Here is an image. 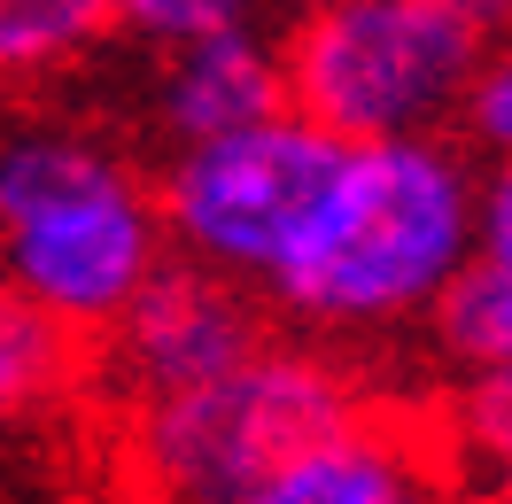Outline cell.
I'll return each instance as SVG.
<instances>
[{"instance_id": "cell-13", "label": "cell", "mask_w": 512, "mask_h": 504, "mask_svg": "<svg viewBox=\"0 0 512 504\" xmlns=\"http://www.w3.org/2000/svg\"><path fill=\"white\" fill-rule=\"evenodd\" d=\"M458 125L489 163H512V24L489 32L474 78H466V101H458Z\"/></svg>"}, {"instance_id": "cell-6", "label": "cell", "mask_w": 512, "mask_h": 504, "mask_svg": "<svg viewBox=\"0 0 512 504\" xmlns=\"http://www.w3.org/2000/svg\"><path fill=\"white\" fill-rule=\"evenodd\" d=\"M264 334L272 326H264V311H256V295L241 280H225L210 264H187V256H163L94 342H101V365L117 380V396L156 404L171 388L225 373Z\"/></svg>"}, {"instance_id": "cell-10", "label": "cell", "mask_w": 512, "mask_h": 504, "mask_svg": "<svg viewBox=\"0 0 512 504\" xmlns=\"http://www.w3.org/2000/svg\"><path fill=\"white\" fill-rule=\"evenodd\" d=\"M101 32H109L101 0H0V94L78 70Z\"/></svg>"}, {"instance_id": "cell-4", "label": "cell", "mask_w": 512, "mask_h": 504, "mask_svg": "<svg viewBox=\"0 0 512 504\" xmlns=\"http://www.w3.org/2000/svg\"><path fill=\"white\" fill-rule=\"evenodd\" d=\"M481 47L458 0H311L280 39V78L288 109L334 140H412L458 125Z\"/></svg>"}, {"instance_id": "cell-7", "label": "cell", "mask_w": 512, "mask_h": 504, "mask_svg": "<svg viewBox=\"0 0 512 504\" xmlns=\"http://www.w3.org/2000/svg\"><path fill=\"white\" fill-rule=\"evenodd\" d=\"M272 109H288V78H280V39L256 16L163 47L156 94H148V125L163 132V148L233 132L249 117H272Z\"/></svg>"}, {"instance_id": "cell-14", "label": "cell", "mask_w": 512, "mask_h": 504, "mask_svg": "<svg viewBox=\"0 0 512 504\" xmlns=\"http://www.w3.org/2000/svg\"><path fill=\"white\" fill-rule=\"evenodd\" d=\"M101 16L125 24L132 39H148V47H171V39H194V32L256 16V0H101Z\"/></svg>"}, {"instance_id": "cell-11", "label": "cell", "mask_w": 512, "mask_h": 504, "mask_svg": "<svg viewBox=\"0 0 512 504\" xmlns=\"http://www.w3.org/2000/svg\"><path fill=\"white\" fill-rule=\"evenodd\" d=\"M70 365H78V334H63L39 303H24L0 280V427H16L39 404H55Z\"/></svg>"}, {"instance_id": "cell-9", "label": "cell", "mask_w": 512, "mask_h": 504, "mask_svg": "<svg viewBox=\"0 0 512 504\" xmlns=\"http://www.w3.org/2000/svg\"><path fill=\"white\" fill-rule=\"evenodd\" d=\"M427 489H435V458L404 427L350 411L334 435H319L303 458L272 473L256 504H412Z\"/></svg>"}, {"instance_id": "cell-5", "label": "cell", "mask_w": 512, "mask_h": 504, "mask_svg": "<svg viewBox=\"0 0 512 504\" xmlns=\"http://www.w3.org/2000/svg\"><path fill=\"white\" fill-rule=\"evenodd\" d=\"M350 140L319 132L303 109H272L210 140H179L163 148L156 179V218L163 249L210 264L241 287H272V272L295 256L303 225L334 187V163Z\"/></svg>"}, {"instance_id": "cell-1", "label": "cell", "mask_w": 512, "mask_h": 504, "mask_svg": "<svg viewBox=\"0 0 512 504\" xmlns=\"http://www.w3.org/2000/svg\"><path fill=\"white\" fill-rule=\"evenodd\" d=\"M481 171L450 132L350 140L334 187L272 272V303L311 342H396L419 334L474 249Z\"/></svg>"}, {"instance_id": "cell-3", "label": "cell", "mask_w": 512, "mask_h": 504, "mask_svg": "<svg viewBox=\"0 0 512 504\" xmlns=\"http://www.w3.org/2000/svg\"><path fill=\"white\" fill-rule=\"evenodd\" d=\"M365 396L326 349L264 342L241 349L225 373L171 388L156 404H132V473L156 497L187 504H256L264 481L334 435Z\"/></svg>"}, {"instance_id": "cell-15", "label": "cell", "mask_w": 512, "mask_h": 504, "mask_svg": "<svg viewBox=\"0 0 512 504\" xmlns=\"http://www.w3.org/2000/svg\"><path fill=\"white\" fill-rule=\"evenodd\" d=\"M458 8L474 16L481 32H505V24H512V0H458Z\"/></svg>"}, {"instance_id": "cell-12", "label": "cell", "mask_w": 512, "mask_h": 504, "mask_svg": "<svg viewBox=\"0 0 512 504\" xmlns=\"http://www.w3.org/2000/svg\"><path fill=\"white\" fill-rule=\"evenodd\" d=\"M458 442L497 489H512V365L458 373Z\"/></svg>"}, {"instance_id": "cell-2", "label": "cell", "mask_w": 512, "mask_h": 504, "mask_svg": "<svg viewBox=\"0 0 512 504\" xmlns=\"http://www.w3.org/2000/svg\"><path fill=\"white\" fill-rule=\"evenodd\" d=\"M156 179L86 125L8 117L0 125V280L94 342L163 264Z\"/></svg>"}, {"instance_id": "cell-8", "label": "cell", "mask_w": 512, "mask_h": 504, "mask_svg": "<svg viewBox=\"0 0 512 504\" xmlns=\"http://www.w3.org/2000/svg\"><path fill=\"white\" fill-rule=\"evenodd\" d=\"M443 349L450 373H489L512 365V163H497L481 179L474 202V249L458 264V280L443 287V303L419 326Z\"/></svg>"}]
</instances>
